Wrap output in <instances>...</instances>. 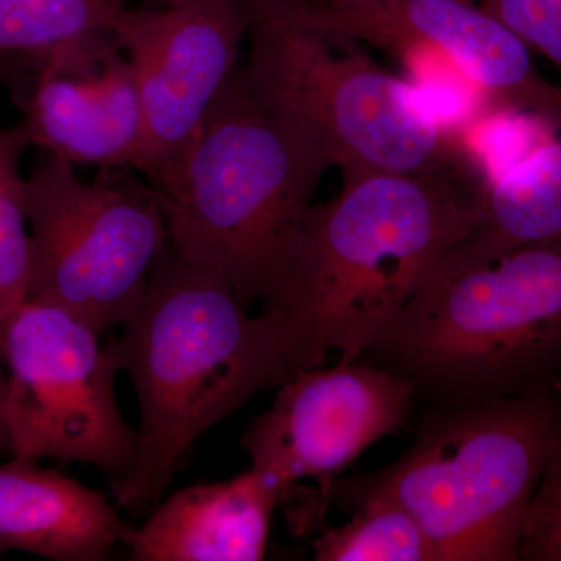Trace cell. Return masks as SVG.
I'll list each match as a JSON object with an SVG mask.
<instances>
[{"label": "cell", "mask_w": 561, "mask_h": 561, "mask_svg": "<svg viewBox=\"0 0 561 561\" xmlns=\"http://www.w3.org/2000/svg\"><path fill=\"white\" fill-rule=\"evenodd\" d=\"M478 186L467 172L367 173L312 205L262 300L294 371L331 353L360 359L443 260L468 238Z\"/></svg>", "instance_id": "1"}, {"label": "cell", "mask_w": 561, "mask_h": 561, "mask_svg": "<svg viewBox=\"0 0 561 561\" xmlns=\"http://www.w3.org/2000/svg\"><path fill=\"white\" fill-rule=\"evenodd\" d=\"M122 334L105 343L138 397L135 463L110 482L116 507L153 511L195 442L295 375L271 320L250 316L217 273L168 249Z\"/></svg>", "instance_id": "2"}, {"label": "cell", "mask_w": 561, "mask_h": 561, "mask_svg": "<svg viewBox=\"0 0 561 561\" xmlns=\"http://www.w3.org/2000/svg\"><path fill=\"white\" fill-rule=\"evenodd\" d=\"M360 359L423 409L561 386V241L481 257L456 247Z\"/></svg>", "instance_id": "3"}, {"label": "cell", "mask_w": 561, "mask_h": 561, "mask_svg": "<svg viewBox=\"0 0 561 561\" xmlns=\"http://www.w3.org/2000/svg\"><path fill=\"white\" fill-rule=\"evenodd\" d=\"M330 168L253 101L239 68L186 147L149 181L172 249L221 276L249 309L278 280Z\"/></svg>", "instance_id": "4"}, {"label": "cell", "mask_w": 561, "mask_h": 561, "mask_svg": "<svg viewBox=\"0 0 561 561\" xmlns=\"http://www.w3.org/2000/svg\"><path fill=\"white\" fill-rule=\"evenodd\" d=\"M561 442V386L423 409L415 440L378 471L337 479L331 504L401 505L437 561H519L524 516Z\"/></svg>", "instance_id": "5"}, {"label": "cell", "mask_w": 561, "mask_h": 561, "mask_svg": "<svg viewBox=\"0 0 561 561\" xmlns=\"http://www.w3.org/2000/svg\"><path fill=\"white\" fill-rule=\"evenodd\" d=\"M249 38L241 73L253 101L343 179L463 169L456 139L419 88L378 68L354 41L320 28L300 3L254 18Z\"/></svg>", "instance_id": "6"}, {"label": "cell", "mask_w": 561, "mask_h": 561, "mask_svg": "<svg viewBox=\"0 0 561 561\" xmlns=\"http://www.w3.org/2000/svg\"><path fill=\"white\" fill-rule=\"evenodd\" d=\"M135 172L99 169L83 181L76 165L39 150L25 179L28 300L65 309L99 334L135 316L169 247L160 197Z\"/></svg>", "instance_id": "7"}, {"label": "cell", "mask_w": 561, "mask_h": 561, "mask_svg": "<svg viewBox=\"0 0 561 561\" xmlns=\"http://www.w3.org/2000/svg\"><path fill=\"white\" fill-rule=\"evenodd\" d=\"M99 335L47 302L27 300L11 313L0 331L11 456L79 461L110 482L130 471L138 430L121 413L119 370Z\"/></svg>", "instance_id": "8"}, {"label": "cell", "mask_w": 561, "mask_h": 561, "mask_svg": "<svg viewBox=\"0 0 561 561\" xmlns=\"http://www.w3.org/2000/svg\"><path fill=\"white\" fill-rule=\"evenodd\" d=\"M413 405L404 379L367 362L305 368L276 389L268 411L251 421L242 448L251 468L278 486L280 500L298 481H316L312 494L290 505V522L301 534L323 519L339 474L400 430Z\"/></svg>", "instance_id": "9"}, {"label": "cell", "mask_w": 561, "mask_h": 561, "mask_svg": "<svg viewBox=\"0 0 561 561\" xmlns=\"http://www.w3.org/2000/svg\"><path fill=\"white\" fill-rule=\"evenodd\" d=\"M300 5L323 31L389 50L412 83L470 80L491 101L561 130V88L542 79L529 47L481 5L468 0H306Z\"/></svg>", "instance_id": "10"}, {"label": "cell", "mask_w": 561, "mask_h": 561, "mask_svg": "<svg viewBox=\"0 0 561 561\" xmlns=\"http://www.w3.org/2000/svg\"><path fill=\"white\" fill-rule=\"evenodd\" d=\"M250 25L239 0L122 9L113 32L130 61L144 119L136 172L149 180L186 147L241 68Z\"/></svg>", "instance_id": "11"}, {"label": "cell", "mask_w": 561, "mask_h": 561, "mask_svg": "<svg viewBox=\"0 0 561 561\" xmlns=\"http://www.w3.org/2000/svg\"><path fill=\"white\" fill-rule=\"evenodd\" d=\"M7 84L31 146L72 165L138 168L142 108L114 32L22 66Z\"/></svg>", "instance_id": "12"}, {"label": "cell", "mask_w": 561, "mask_h": 561, "mask_svg": "<svg viewBox=\"0 0 561 561\" xmlns=\"http://www.w3.org/2000/svg\"><path fill=\"white\" fill-rule=\"evenodd\" d=\"M280 491L260 471L171 494L122 542L135 561H260Z\"/></svg>", "instance_id": "13"}, {"label": "cell", "mask_w": 561, "mask_h": 561, "mask_svg": "<svg viewBox=\"0 0 561 561\" xmlns=\"http://www.w3.org/2000/svg\"><path fill=\"white\" fill-rule=\"evenodd\" d=\"M128 524L116 504L39 461L0 465V553L21 551L55 561H102Z\"/></svg>", "instance_id": "14"}, {"label": "cell", "mask_w": 561, "mask_h": 561, "mask_svg": "<svg viewBox=\"0 0 561 561\" xmlns=\"http://www.w3.org/2000/svg\"><path fill=\"white\" fill-rule=\"evenodd\" d=\"M549 241H561V130L478 187L474 227L459 249L490 257Z\"/></svg>", "instance_id": "15"}, {"label": "cell", "mask_w": 561, "mask_h": 561, "mask_svg": "<svg viewBox=\"0 0 561 561\" xmlns=\"http://www.w3.org/2000/svg\"><path fill=\"white\" fill-rule=\"evenodd\" d=\"M121 0H0V68L11 73L102 33L113 32Z\"/></svg>", "instance_id": "16"}, {"label": "cell", "mask_w": 561, "mask_h": 561, "mask_svg": "<svg viewBox=\"0 0 561 561\" xmlns=\"http://www.w3.org/2000/svg\"><path fill=\"white\" fill-rule=\"evenodd\" d=\"M348 523L321 530L317 561H437L426 531L390 501H370L351 512Z\"/></svg>", "instance_id": "17"}, {"label": "cell", "mask_w": 561, "mask_h": 561, "mask_svg": "<svg viewBox=\"0 0 561 561\" xmlns=\"http://www.w3.org/2000/svg\"><path fill=\"white\" fill-rule=\"evenodd\" d=\"M31 146L22 125L0 128V331L28 300L31 230L21 158ZM2 362V357H0Z\"/></svg>", "instance_id": "18"}, {"label": "cell", "mask_w": 561, "mask_h": 561, "mask_svg": "<svg viewBox=\"0 0 561 561\" xmlns=\"http://www.w3.org/2000/svg\"><path fill=\"white\" fill-rule=\"evenodd\" d=\"M519 560L561 561V442L524 516Z\"/></svg>", "instance_id": "19"}, {"label": "cell", "mask_w": 561, "mask_h": 561, "mask_svg": "<svg viewBox=\"0 0 561 561\" xmlns=\"http://www.w3.org/2000/svg\"><path fill=\"white\" fill-rule=\"evenodd\" d=\"M479 5L561 73V0H481Z\"/></svg>", "instance_id": "20"}, {"label": "cell", "mask_w": 561, "mask_h": 561, "mask_svg": "<svg viewBox=\"0 0 561 561\" xmlns=\"http://www.w3.org/2000/svg\"><path fill=\"white\" fill-rule=\"evenodd\" d=\"M239 2L249 13L250 20L253 21L254 18L268 13V11L289 9V7L298 5L306 0H239Z\"/></svg>", "instance_id": "21"}, {"label": "cell", "mask_w": 561, "mask_h": 561, "mask_svg": "<svg viewBox=\"0 0 561 561\" xmlns=\"http://www.w3.org/2000/svg\"><path fill=\"white\" fill-rule=\"evenodd\" d=\"M7 391H9V378H7V371L0 370V451H10L9 420H7Z\"/></svg>", "instance_id": "22"}, {"label": "cell", "mask_w": 561, "mask_h": 561, "mask_svg": "<svg viewBox=\"0 0 561 561\" xmlns=\"http://www.w3.org/2000/svg\"><path fill=\"white\" fill-rule=\"evenodd\" d=\"M122 3L127 2V0H121ZM153 2L160 3L161 7L175 5V3L184 2V0H153Z\"/></svg>", "instance_id": "23"}, {"label": "cell", "mask_w": 561, "mask_h": 561, "mask_svg": "<svg viewBox=\"0 0 561 561\" xmlns=\"http://www.w3.org/2000/svg\"><path fill=\"white\" fill-rule=\"evenodd\" d=\"M0 81H3L5 83V70L0 68Z\"/></svg>", "instance_id": "24"}]
</instances>
